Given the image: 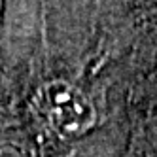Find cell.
I'll return each mask as SVG.
<instances>
[{
	"instance_id": "1",
	"label": "cell",
	"mask_w": 157,
	"mask_h": 157,
	"mask_svg": "<svg viewBox=\"0 0 157 157\" xmlns=\"http://www.w3.org/2000/svg\"><path fill=\"white\" fill-rule=\"evenodd\" d=\"M36 104L49 129L61 138L82 136L97 121L91 100L80 89L61 80L44 85L36 95Z\"/></svg>"
},
{
	"instance_id": "2",
	"label": "cell",
	"mask_w": 157,
	"mask_h": 157,
	"mask_svg": "<svg viewBox=\"0 0 157 157\" xmlns=\"http://www.w3.org/2000/svg\"><path fill=\"white\" fill-rule=\"evenodd\" d=\"M0 157H21L13 148H0Z\"/></svg>"
}]
</instances>
